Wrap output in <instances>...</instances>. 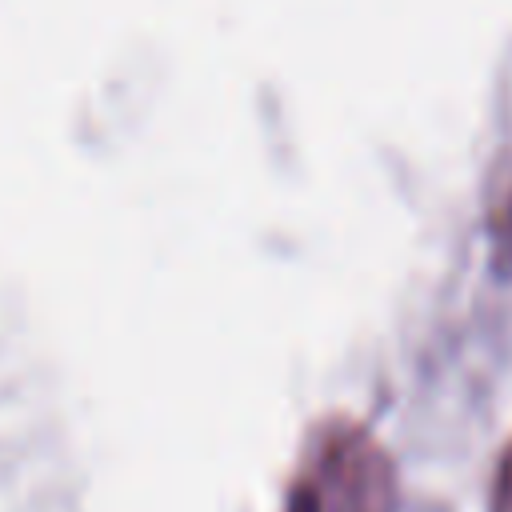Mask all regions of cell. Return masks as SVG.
<instances>
[{"label": "cell", "instance_id": "cell-2", "mask_svg": "<svg viewBox=\"0 0 512 512\" xmlns=\"http://www.w3.org/2000/svg\"><path fill=\"white\" fill-rule=\"evenodd\" d=\"M496 512H512V452L504 456L500 484H496Z\"/></svg>", "mask_w": 512, "mask_h": 512}, {"label": "cell", "instance_id": "cell-1", "mask_svg": "<svg viewBox=\"0 0 512 512\" xmlns=\"http://www.w3.org/2000/svg\"><path fill=\"white\" fill-rule=\"evenodd\" d=\"M392 472L364 432L324 436L316 460L292 488L288 512H388Z\"/></svg>", "mask_w": 512, "mask_h": 512}]
</instances>
